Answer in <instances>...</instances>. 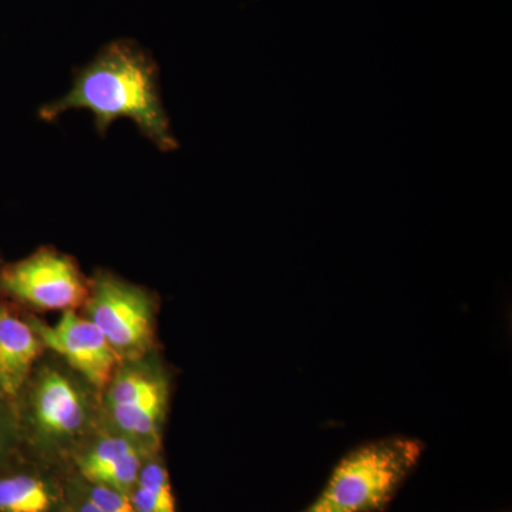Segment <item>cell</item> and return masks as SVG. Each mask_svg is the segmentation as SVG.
I'll list each match as a JSON object with an SVG mask.
<instances>
[{
    "mask_svg": "<svg viewBox=\"0 0 512 512\" xmlns=\"http://www.w3.org/2000/svg\"><path fill=\"white\" fill-rule=\"evenodd\" d=\"M89 288L76 259L53 247L0 265V298L26 311H77L89 298Z\"/></svg>",
    "mask_w": 512,
    "mask_h": 512,
    "instance_id": "obj_6",
    "label": "cell"
},
{
    "mask_svg": "<svg viewBox=\"0 0 512 512\" xmlns=\"http://www.w3.org/2000/svg\"><path fill=\"white\" fill-rule=\"evenodd\" d=\"M74 481L82 493L104 512H137L131 503L130 494L107 485L89 483L80 476L74 477Z\"/></svg>",
    "mask_w": 512,
    "mask_h": 512,
    "instance_id": "obj_12",
    "label": "cell"
},
{
    "mask_svg": "<svg viewBox=\"0 0 512 512\" xmlns=\"http://www.w3.org/2000/svg\"><path fill=\"white\" fill-rule=\"evenodd\" d=\"M35 467L22 453L0 467V512H55L63 503L55 484Z\"/></svg>",
    "mask_w": 512,
    "mask_h": 512,
    "instance_id": "obj_10",
    "label": "cell"
},
{
    "mask_svg": "<svg viewBox=\"0 0 512 512\" xmlns=\"http://www.w3.org/2000/svg\"><path fill=\"white\" fill-rule=\"evenodd\" d=\"M89 284L84 316L100 329L119 362L153 352L156 296L106 269L97 271Z\"/></svg>",
    "mask_w": 512,
    "mask_h": 512,
    "instance_id": "obj_5",
    "label": "cell"
},
{
    "mask_svg": "<svg viewBox=\"0 0 512 512\" xmlns=\"http://www.w3.org/2000/svg\"><path fill=\"white\" fill-rule=\"evenodd\" d=\"M47 352L29 312L0 298V396L15 403L37 362Z\"/></svg>",
    "mask_w": 512,
    "mask_h": 512,
    "instance_id": "obj_8",
    "label": "cell"
},
{
    "mask_svg": "<svg viewBox=\"0 0 512 512\" xmlns=\"http://www.w3.org/2000/svg\"><path fill=\"white\" fill-rule=\"evenodd\" d=\"M130 498L137 512H177L170 477L158 454L144 458Z\"/></svg>",
    "mask_w": 512,
    "mask_h": 512,
    "instance_id": "obj_11",
    "label": "cell"
},
{
    "mask_svg": "<svg viewBox=\"0 0 512 512\" xmlns=\"http://www.w3.org/2000/svg\"><path fill=\"white\" fill-rule=\"evenodd\" d=\"M170 376L156 350L120 360L101 393V427L126 437L144 456L160 454Z\"/></svg>",
    "mask_w": 512,
    "mask_h": 512,
    "instance_id": "obj_4",
    "label": "cell"
},
{
    "mask_svg": "<svg viewBox=\"0 0 512 512\" xmlns=\"http://www.w3.org/2000/svg\"><path fill=\"white\" fill-rule=\"evenodd\" d=\"M158 64L146 47L133 39H116L74 74L69 93L40 107L43 121H55L70 110L93 114L100 136L119 119H130L163 153L177 150L160 90Z\"/></svg>",
    "mask_w": 512,
    "mask_h": 512,
    "instance_id": "obj_1",
    "label": "cell"
},
{
    "mask_svg": "<svg viewBox=\"0 0 512 512\" xmlns=\"http://www.w3.org/2000/svg\"><path fill=\"white\" fill-rule=\"evenodd\" d=\"M29 320L49 352L103 393L119 365V357L93 322L76 311L63 312L56 325H47L32 312Z\"/></svg>",
    "mask_w": 512,
    "mask_h": 512,
    "instance_id": "obj_7",
    "label": "cell"
},
{
    "mask_svg": "<svg viewBox=\"0 0 512 512\" xmlns=\"http://www.w3.org/2000/svg\"><path fill=\"white\" fill-rule=\"evenodd\" d=\"M423 443L394 437L356 448L305 512L383 511L419 463Z\"/></svg>",
    "mask_w": 512,
    "mask_h": 512,
    "instance_id": "obj_3",
    "label": "cell"
},
{
    "mask_svg": "<svg viewBox=\"0 0 512 512\" xmlns=\"http://www.w3.org/2000/svg\"><path fill=\"white\" fill-rule=\"evenodd\" d=\"M143 451L126 437L100 427L74 454L77 476L130 494L143 466Z\"/></svg>",
    "mask_w": 512,
    "mask_h": 512,
    "instance_id": "obj_9",
    "label": "cell"
},
{
    "mask_svg": "<svg viewBox=\"0 0 512 512\" xmlns=\"http://www.w3.org/2000/svg\"><path fill=\"white\" fill-rule=\"evenodd\" d=\"M20 453L36 461L73 458L101 427V393L55 353L37 362L13 403Z\"/></svg>",
    "mask_w": 512,
    "mask_h": 512,
    "instance_id": "obj_2",
    "label": "cell"
},
{
    "mask_svg": "<svg viewBox=\"0 0 512 512\" xmlns=\"http://www.w3.org/2000/svg\"><path fill=\"white\" fill-rule=\"evenodd\" d=\"M2 264H3V262H2V261H0V265H2Z\"/></svg>",
    "mask_w": 512,
    "mask_h": 512,
    "instance_id": "obj_15",
    "label": "cell"
},
{
    "mask_svg": "<svg viewBox=\"0 0 512 512\" xmlns=\"http://www.w3.org/2000/svg\"><path fill=\"white\" fill-rule=\"evenodd\" d=\"M20 453L18 421L13 404L0 396V467Z\"/></svg>",
    "mask_w": 512,
    "mask_h": 512,
    "instance_id": "obj_13",
    "label": "cell"
},
{
    "mask_svg": "<svg viewBox=\"0 0 512 512\" xmlns=\"http://www.w3.org/2000/svg\"><path fill=\"white\" fill-rule=\"evenodd\" d=\"M64 510L67 512H104L94 505L89 498L77 487L76 481L70 480L64 488Z\"/></svg>",
    "mask_w": 512,
    "mask_h": 512,
    "instance_id": "obj_14",
    "label": "cell"
}]
</instances>
